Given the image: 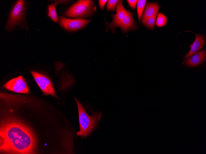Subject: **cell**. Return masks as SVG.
<instances>
[{"instance_id":"1","label":"cell","mask_w":206,"mask_h":154,"mask_svg":"<svg viewBox=\"0 0 206 154\" xmlns=\"http://www.w3.org/2000/svg\"><path fill=\"white\" fill-rule=\"evenodd\" d=\"M0 151L8 154H33L36 140L31 130L17 119H5L0 125Z\"/></svg>"},{"instance_id":"2","label":"cell","mask_w":206,"mask_h":154,"mask_svg":"<svg viewBox=\"0 0 206 154\" xmlns=\"http://www.w3.org/2000/svg\"><path fill=\"white\" fill-rule=\"evenodd\" d=\"M78 109L80 130L76 135L81 138L90 135L97 124L100 121L101 113L95 112L89 116L77 99L74 98Z\"/></svg>"},{"instance_id":"3","label":"cell","mask_w":206,"mask_h":154,"mask_svg":"<svg viewBox=\"0 0 206 154\" xmlns=\"http://www.w3.org/2000/svg\"><path fill=\"white\" fill-rule=\"evenodd\" d=\"M96 8L92 0H78L64 12L67 17L84 18L91 15Z\"/></svg>"},{"instance_id":"4","label":"cell","mask_w":206,"mask_h":154,"mask_svg":"<svg viewBox=\"0 0 206 154\" xmlns=\"http://www.w3.org/2000/svg\"><path fill=\"white\" fill-rule=\"evenodd\" d=\"M26 12L24 1H17L10 13L6 26V30L9 31L21 24L24 20Z\"/></svg>"},{"instance_id":"5","label":"cell","mask_w":206,"mask_h":154,"mask_svg":"<svg viewBox=\"0 0 206 154\" xmlns=\"http://www.w3.org/2000/svg\"><path fill=\"white\" fill-rule=\"evenodd\" d=\"M31 73L44 94L51 95L59 98L56 93L53 84L48 77L34 71H31Z\"/></svg>"},{"instance_id":"6","label":"cell","mask_w":206,"mask_h":154,"mask_svg":"<svg viewBox=\"0 0 206 154\" xmlns=\"http://www.w3.org/2000/svg\"><path fill=\"white\" fill-rule=\"evenodd\" d=\"M90 20L83 18L71 19L60 16L59 24L65 29L71 31H76L84 27L90 22Z\"/></svg>"},{"instance_id":"7","label":"cell","mask_w":206,"mask_h":154,"mask_svg":"<svg viewBox=\"0 0 206 154\" xmlns=\"http://www.w3.org/2000/svg\"><path fill=\"white\" fill-rule=\"evenodd\" d=\"M4 87L11 91L16 93H29L27 83L21 76L10 80L4 85Z\"/></svg>"},{"instance_id":"8","label":"cell","mask_w":206,"mask_h":154,"mask_svg":"<svg viewBox=\"0 0 206 154\" xmlns=\"http://www.w3.org/2000/svg\"><path fill=\"white\" fill-rule=\"evenodd\" d=\"M205 44L204 38L203 36L199 34H196V37L194 42L190 45L191 49L184 57L186 60L199 51Z\"/></svg>"},{"instance_id":"9","label":"cell","mask_w":206,"mask_h":154,"mask_svg":"<svg viewBox=\"0 0 206 154\" xmlns=\"http://www.w3.org/2000/svg\"><path fill=\"white\" fill-rule=\"evenodd\" d=\"M128 11L123 7L122 1L117 6L116 13L112 16V22L110 23H108L107 26L111 28H115L117 24L125 17Z\"/></svg>"},{"instance_id":"10","label":"cell","mask_w":206,"mask_h":154,"mask_svg":"<svg viewBox=\"0 0 206 154\" xmlns=\"http://www.w3.org/2000/svg\"><path fill=\"white\" fill-rule=\"evenodd\" d=\"M206 58V50L203 49L197 53L184 62V64L187 66L194 67L202 63Z\"/></svg>"},{"instance_id":"11","label":"cell","mask_w":206,"mask_h":154,"mask_svg":"<svg viewBox=\"0 0 206 154\" xmlns=\"http://www.w3.org/2000/svg\"><path fill=\"white\" fill-rule=\"evenodd\" d=\"M134 26V22L132 17V13L128 11L124 18L116 25V27H120L126 32L133 28Z\"/></svg>"},{"instance_id":"12","label":"cell","mask_w":206,"mask_h":154,"mask_svg":"<svg viewBox=\"0 0 206 154\" xmlns=\"http://www.w3.org/2000/svg\"><path fill=\"white\" fill-rule=\"evenodd\" d=\"M160 6L156 3H149L145 7L142 17V21L150 17L157 15Z\"/></svg>"},{"instance_id":"13","label":"cell","mask_w":206,"mask_h":154,"mask_svg":"<svg viewBox=\"0 0 206 154\" xmlns=\"http://www.w3.org/2000/svg\"><path fill=\"white\" fill-rule=\"evenodd\" d=\"M56 3H53L48 6V14L53 21L57 22L59 19L56 11Z\"/></svg>"},{"instance_id":"14","label":"cell","mask_w":206,"mask_h":154,"mask_svg":"<svg viewBox=\"0 0 206 154\" xmlns=\"http://www.w3.org/2000/svg\"><path fill=\"white\" fill-rule=\"evenodd\" d=\"M167 22V17L162 13H159L157 15L156 24L158 27L165 26Z\"/></svg>"},{"instance_id":"15","label":"cell","mask_w":206,"mask_h":154,"mask_svg":"<svg viewBox=\"0 0 206 154\" xmlns=\"http://www.w3.org/2000/svg\"><path fill=\"white\" fill-rule=\"evenodd\" d=\"M157 15L150 17L142 21V23L147 27L152 29H154Z\"/></svg>"},{"instance_id":"16","label":"cell","mask_w":206,"mask_h":154,"mask_svg":"<svg viewBox=\"0 0 206 154\" xmlns=\"http://www.w3.org/2000/svg\"><path fill=\"white\" fill-rule=\"evenodd\" d=\"M146 0H138L137 3V12L138 19L140 20L146 4Z\"/></svg>"},{"instance_id":"17","label":"cell","mask_w":206,"mask_h":154,"mask_svg":"<svg viewBox=\"0 0 206 154\" xmlns=\"http://www.w3.org/2000/svg\"><path fill=\"white\" fill-rule=\"evenodd\" d=\"M121 0H109L107 1V9L108 11L115 10V7L122 1Z\"/></svg>"},{"instance_id":"18","label":"cell","mask_w":206,"mask_h":154,"mask_svg":"<svg viewBox=\"0 0 206 154\" xmlns=\"http://www.w3.org/2000/svg\"><path fill=\"white\" fill-rule=\"evenodd\" d=\"M130 6L133 9L135 8L138 0H128L127 1Z\"/></svg>"},{"instance_id":"19","label":"cell","mask_w":206,"mask_h":154,"mask_svg":"<svg viewBox=\"0 0 206 154\" xmlns=\"http://www.w3.org/2000/svg\"><path fill=\"white\" fill-rule=\"evenodd\" d=\"M108 0H98L100 8L102 9L103 10L104 7L106 3Z\"/></svg>"}]
</instances>
